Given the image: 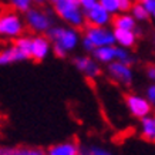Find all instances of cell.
<instances>
[{
	"label": "cell",
	"mask_w": 155,
	"mask_h": 155,
	"mask_svg": "<svg viewBox=\"0 0 155 155\" xmlns=\"http://www.w3.org/2000/svg\"><path fill=\"white\" fill-rule=\"evenodd\" d=\"M26 24L20 13L7 9L0 13V38L3 40H17L24 36Z\"/></svg>",
	"instance_id": "obj_3"
},
{
	"label": "cell",
	"mask_w": 155,
	"mask_h": 155,
	"mask_svg": "<svg viewBox=\"0 0 155 155\" xmlns=\"http://www.w3.org/2000/svg\"><path fill=\"white\" fill-rule=\"evenodd\" d=\"M151 16H152V19H154V21H155V10L152 12V14H151Z\"/></svg>",
	"instance_id": "obj_28"
},
{
	"label": "cell",
	"mask_w": 155,
	"mask_h": 155,
	"mask_svg": "<svg viewBox=\"0 0 155 155\" xmlns=\"http://www.w3.org/2000/svg\"><path fill=\"white\" fill-rule=\"evenodd\" d=\"M0 155H46L40 147H2Z\"/></svg>",
	"instance_id": "obj_14"
},
{
	"label": "cell",
	"mask_w": 155,
	"mask_h": 155,
	"mask_svg": "<svg viewBox=\"0 0 155 155\" xmlns=\"http://www.w3.org/2000/svg\"><path fill=\"white\" fill-rule=\"evenodd\" d=\"M131 7H132V0H118L120 13H130Z\"/></svg>",
	"instance_id": "obj_24"
},
{
	"label": "cell",
	"mask_w": 155,
	"mask_h": 155,
	"mask_svg": "<svg viewBox=\"0 0 155 155\" xmlns=\"http://www.w3.org/2000/svg\"><path fill=\"white\" fill-rule=\"evenodd\" d=\"M141 135L147 141L155 142V114H150L141 120Z\"/></svg>",
	"instance_id": "obj_17"
},
{
	"label": "cell",
	"mask_w": 155,
	"mask_h": 155,
	"mask_svg": "<svg viewBox=\"0 0 155 155\" xmlns=\"http://www.w3.org/2000/svg\"><path fill=\"white\" fill-rule=\"evenodd\" d=\"M98 5L105 9L111 16H115V14L120 13V9H118V0H98Z\"/></svg>",
	"instance_id": "obj_22"
},
{
	"label": "cell",
	"mask_w": 155,
	"mask_h": 155,
	"mask_svg": "<svg viewBox=\"0 0 155 155\" xmlns=\"http://www.w3.org/2000/svg\"><path fill=\"white\" fill-rule=\"evenodd\" d=\"M51 53V43L46 36L36 34L30 40V58L34 61H43Z\"/></svg>",
	"instance_id": "obj_10"
},
{
	"label": "cell",
	"mask_w": 155,
	"mask_h": 155,
	"mask_svg": "<svg viewBox=\"0 0 155 155\" xmlns=\"http://www.w3.org/2000/svg\"><path fill=\"white\" fill-rule=\"evenodd\" d=\"M145 98L151 104V107H155V83L151 84L145 91Z\"/></svg>",
	"instance_id": "obj_23"
},
{
	"label": "cell",
	"mask_w": 155,
	"mask_h": 155,
	"mask_svg": "<svg viewBox=\"0 0 155 155\" xmlns=\"http://www.w3.org/2000/svg\"><path fill=\"white\" fill-rule=\"evenodd\" d=\"M74 67L83 73L87 78H95L101 74V67L97 61L90 56H77L74 57Z\"/></svg>",
	"instance_id": "obj_11"
},
{
	"label": "cell",
	"mask_w": 155,
	"mask_h": 155,
	"mask_svg": "<svg viewBox=\"0 0 155 155\" xmlns=\"http://www.w3.org/2000/svg\"><path fill=\"white\" fill-rule=\"evenodd\" d=\"M41 2H51V3H53V2H54V0H41Z\"/></svg>",
	"instance_id": "obj_30"
},
{
	"label": "cell",
	"mask_w": 155,
	"mask_h": 155,
	"mask_svg": "<svg viewBox=\"0 0 155 155\" xmlns=\"http://www.w3.org/2000/svg\"><path fill=\"white\" fill-rule=\"evenodd\" d=\"M80 2V6H81V9L84 10H88L90 7H93L94 5H97L98 3V0H78Z\"/></svg>",
	"instance_id": "obj_25"
},
{
	"label": "cell",
	"mask_w": 155,
	"mask_h": 155,
	"mask_svg": "<svg viewBox=\"0 0 155 155\" xmlns=\"http://www.w3.org/2000/svg\"><path fill=\"white\" fill-rule=\"evenodd\" d=\"M24 24L27 26L33 33L43 34L47 33L53 27V17L51 14L43 9L31 7L24 13Z\"/></svg>",
	"instance_id": "obj_5"
},
{
	"label": "cell",
	"mask_w": 155,
	"mask_h": 155,
	"mask_svg": "<svg viewBox=\"0 0 155 155\" xmlns=\"http://www.w3.org/2000/svg\"><path fill=\"white\" fill-rule=\"evenodd\" d=\"M30 40L31 36H21L14 40L12 46L0 48V67L9 66L12 63L24 61L30 58Z\"/></svg>",
	"instance_id": "obj_4"
},
{
	"label": "cell",
	"mask_w": 155,
	"mask_h": 155,
	"mask_svg": "<svg viewBox=\"0 0 155 155\" xmlns=\"http://www.w3.org/2000/svg\"><path fill=\"white\" fill-rule=\"evenodd\" d=\"M46 155H80V145L75 141H63L50 147Z\"/></svg>",
	"instance_id": "obj_12"
},
{
	"label": "cell",
	"mask_w": 155,
	"mask_h": 155,
	"mask_svg": "<svg viewBox=\"0 0 155 155\" xmlns=\"http://www.w3.org/2000/svg\"><path fill=\"white\" fill-rule=\"evenodd\" d=\"M130 14L134 17L135 21H145V20H148V17H150V13L140 5L138 2H137V3H132V7H131V10H130Z\"/></svg>",
	"instance_id": "obj_19"
},
{
	"label": "cell",
	"mask_w": 155,
	"mask_h": 155,
	"mask_svg": "<svg viewBox=\"0 0 155 155\" xmlns=\"http://www.w3.org/2000/svg\"><path fill=\"white\" fill-rule=\"evenodd\" d=\"M152 44H154V48H155V33H154V37H152Z\"/></svg>",
	"instance_id": "obj_27"
},
{
	"label": "cell",
	"mask_w": 155,
	"mask_h": 155,
	"mask_svg": "<svg viewBox=\"0 0 155 155\" xmlns=\"http://www.w3.org/2000/svg\"><path fill=\"white\" fill-rule=\"evenodd\" d=\"M83 37L87 38L91 43V46L94 47V50L98 47H104V46H115L114 33H113V30L108 27H93V26H87Z\"/></svg>",
	"instance_id": "obj_6"
},
{
	"label": "cell",
	"mask_w": 155,
	"mask_h": 155,
	"mask_svg": "<svg viewBox=\"0 0 155 155\" xmlns=\"http://www.w3.org/2000/svg\"><path fill=\"white\" fill-rule=\"evenodd\" d=\"M91 57L94 58L98 64H110L115 61V46H104V47L95 48L91 53Z\"/></svg>",
	"instance_id": "obj_15"
},
{
	"label": "cell",
	"mask_w": 155,
	"mask_h": 155,
	"mask_svg": "<svg viewBox=\"0 0 155 155\" xmlns=\"http://www.w3.org/2000/svg\"><path fill=\"white\" fill-rule=\"evenodd\" d=\"M114 40L115 44H118V47L122 48H132L137 43V34L132 30H120V28H114Z\"/></svg>",
	"instance_id": "obj_13"
},
{
	"label": "cell",
	"mask_w": 155,
	"mask_h": 155,
	"mask_svg": "<svg viewBox=\"0 0 155 155\" xmlns=\"http://www.w3.org/2000/svg\"><path fill=\"white\" fill-rule=\"evenodd\" d=\"M84 19L85 23H88V26L93 27H108L113 21V16L97 3L88 10H85Z\"/></svg>",
	"instance_id": "obj_9"
},
{
	"label": "cell",
	"mask_w": 155,
	"mask_h": 155,
	"mask_svg": "<svg viewBox=\"0 0 155 155\" xmlns=\"http://www.w3.org/2000/svg\"><path fill=\"white\" fill-rule=\"evenodd\" d=\"M115 61H118V63H124V64L131 66L132 61H134V57L131 56L130 50L115 46Z\"/></svg>",
	"instance_id": "obj_20"
},
{
	"label": "cell",
	"mask_w": 155,
	"mask_h": 155,
	"mask_svg": "<svg viewBox=\"0 0 155 155\" xmlns=\"http://www.w3.org/2000/svg\"><path fill=\"white\" fill-rule=\"evenodd\" d=\"M33 2H36V3H41V0H33Z\"/></svg>",
	"instance_id": "obj_29"
},
{
	"label": "cell",
	"mask_w": 155,
	"mask_h": 155,
	"mask_svg": "<svg viewBox=\"0 0 155 155\" xmlns=\"http://www.w3.org/2000/svg\"><path fill=\"white\" fill-rule=\"evenodd\" d=\"M125 105H127L128 111L132 117L140 118V120L150 115L151 110H152L148 100L140 94H128L125 97Z\"/></svg>",
	"instance_id": "obj_8"
},
{
	"label": "cell",
	"mask_w": 155,
	"mask_h": 155,
	"mask_svg": "<svg viewBox=\"0 0 155 155\" xmlns=\"http://www.w3.org/2000/svg\"><path fill=\"white\" fill-rule=\"evenodd\" d=\"M46 37L51 43L54 54L60 58H64L68 56V53L74 51L81 41L78 30L70 26H53L46 33Z\"/></svg>",
	"instance_id": "obj_1"
},
{
	"label": "cell",
	"mask_w": 155,
	"mask_h": 155,
	"mask_svg": "<svg viewBox=\"0 0 155 155\" xmlns=\"http://www.w3.org/2000/svg\"><path fill=\"white\" fill-rule=\"evenodd\" d=\"M145 74H147V77H148V80L155 83V64H150V66L147 67Z\"/></svg>",
	"instance_id": "obj_26"
},
{
	"label": "cell",
	"mask_w": 155,
	"mask_h": 155,
	"mask_svg": "<svg viewBox=\"0 0 155 155\" xmlns=\"http://www.w3.org/2000/svg\"><path fill=\"white\" fill-rule=\"evenodd\" d=\"M80 155H114L113 152L100 145H85L80 147Z\"/></svg>",
	"instance_id": "obj_18"
},
{
	"label": "cell",
	"mask_w": 155,
	"mask_h": 155,
	"mask_svg": "<svg viewBox=\"0 0 155 155\" xmlns=\"http://www.w3.org/2000/svg\"><path fill=\"white\" fill-rule=\"evenodd\" d=\"M107 73L111 80H114L118 84L124 85V87H130L132 84L134 71H132L131 66H128V64L113 61V63H110L107 66Z\"/></svg>",
	"instance_id": "obj_7"
},
{
	"label": "cell",
	"mask_w": 155,
	"mask_h": 155,
	"mask_svg": "<svg viewBox=\"0 0 155 155\" xmlns=\"http://www.w3.org/2000/svg\"><path fill=\"white\" fill-rule=\"evenodd\" d=\"M9 5L12 10L17 13H26L27 10L31 9L33 0H9Z\"/></svg>",
	"instance_id": "obj_21"
},
{
	"label": "cell",
	"mask_w": 155,
	"mask_h": 155,
	"mask_svg": "<svg viewBox=\"0 0 155 155\" xmlns=\"http://www.w3.org/2000/svg\"><path fill=\"white\" fill-rule=\"evenodd\" d=\"M111 23L114 24V28H120V30H132L134 31L137 28V21L130 13L115 14Z\"/></svg>",
	"instance_id": "obj_16"
},
{
	"label": "cell",
	"mask_w": 155,
	"mask_h": 155,
	"mask_svg": "<svg viewBox=\"0 0 155 155\" xmlns=\"http://www.w3.org/2000/svg\"><path fill=\"white\" fill-rule=\"evenodd\" d=\"M53 7L56 14L67 26L77 30L84 27V10L81 9L78 0H54Z\"/></svg>",
	"instance_id": "obj_2"
}]
</instances>
